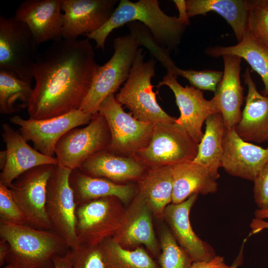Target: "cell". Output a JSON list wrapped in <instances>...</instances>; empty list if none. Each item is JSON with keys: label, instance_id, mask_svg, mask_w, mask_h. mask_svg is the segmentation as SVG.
I'll return each instance as SVG.
<instances>
[{"label": "cell", "instance_id": "cell-4", "mask_svg": "<svg viewBox=\"0 0 268 268\" xmlns=\"http://www.w3.org/2000/svg\"><path fill=\"white\" fill-rule=\"evenodd\" d=\"M143 49L139 48L128 78L115 95L117 100L126 106L139 121L155 124L174 123L176 118L169 115L159 106L151 80L155 74L156 60L144 61Z\"/></svg>", "mask_w": 268, "mask_h": 268}, {"label": "cell", "instance_id": "cell-33", "mask_svg": "<svg viewBox=\"0 0 268 268\" xmlns=\"http://www.w3.org/2000/svg\"><path fill=\"white\" fill-rule=\"evenodd\" d=\"M160 268H192V259L178 243L170 230L164 226L160 234Z\"/></svg>", "mask_w": 268, "mask_h": 268}, {"label": "cell", "instance_id": "cell-14", "mask_svg": "<svg viewBox=\"0 0 268 268\" xmlns=\"http://www.w3.org/2000/svg\"><path fill=\"white\" fill-rule=\"evenodd\" d=\"M168 86L174 93L176 103L180 111V116L175 122L182 127L198 143L203 133V124L210 115L220 113L217 97L210 100L204 98L201 90L193 86H182L177 77L167 72L157 87Z\"/></svg>", "mask_w": 268, "mask_h": 268}, {"label": "cell", "instance_id": "cell-5", "mask_svg": "<svg viewBox=\"0 0 268 268\" xmlns=\"http://www.w3.org/2000/svg\"><path fill=\"white\" fill-rule=\"evenodd\" d=\"M140 46L135 36L131 32L114 39L113 55L104 65L98 66L80 110L92 115L98 112L103 100L115 94L128 78Z\"/></svg>", "mask_w": 268, "mask_h": 268}, {"label": "cell", "instance_id": "cell-7", "mask_svg": "<svg viewBox=\"0 0 268 268\" xmlns=\"http://www.w3.org/2000/svg\"><path fill=\"white\" fill-rule=\"evenodd\" d=\"M71 171L55 166L47 184L46 210L51 230L73 250L80 245L76 233L77 204L69 181Z\"/></svg>", "mask_w": 268, "mask_h": 268}, {"label": "cell", "instance_id": "cell-36", "mask_svg": "<svg viewBox=\"0 0 268 268\" xmlns=\"http://www.w3.org/2000/svg\"><path fill=\"white\" fill-rule=\"evenodd\" d=\"M72 252V268H106L100 245H80Z\"/></svg>", "mask_w": 268, "mask_h": 268}, {"label": "cell", "instance_id": "cell-37", "mask_svg": "<svg viewBox=\"0 0 268 268\" xmlns=\"http://www.w3.org/2000/svg\"><path fill=\"white\" fill-rule=\"evenodd\" d=\"M254 182V198L258 208L268 209V162Z\"/></svg>", "mask_w": 268, "mask_h": 268}, {"label": "cell", "instance_id": "cell-28", "mask_svg": "<svg viewBox=\"0 0 268 268\" xmlns=\"http://www.w3.org/2000/svg\"><path fill=\"white\" fill-rule=\"evenodd\" d=\"M205 53L213 58L229 55L245 60L253 70L260 75L264 82V89L261 94L268 95V48L249 32L235 45L209 47L205 49Z\"/></svg>", "mask_w": 268, "mask_h": 268}, {"label": "cell", "instance_id": "cell-43", "mask_svg": "<svg viewBox=\"0 0 268 268\" xmlns=\"http://www.w3.org/2000/svg\"><path fill=\"white\" fill-rule=\"evenodd\" d=\"M254 214L255 218L258 219L268 218V209H261L258 208L255 210Z\"/></svg>", "mask_w": 268, "mask_h": 268}, {"label": "cell", "instance_id": "cell-3", "mask_svg": "<svg viewBox=\"0 0 268 268\" xmlns=\"http://www.w3.org/2000/svg\"><path fill=\"white\" fill-rule=\"evenodd\" d=\"M0 236L10 246L5 263L16 268H54L53 257L65 255L69 250L52 230L27 225L0 222Z\"/></svg>", "mask_w": 268, "mask_h": 268}, {"label": "cell", "instance_id": "cell-21", "mask_svg": "<svg viewBox=\"0 0 268 268\" xmlns=\"http://www.w3.org/2000/svg\"><path fill=\"white\" fill-rule=\"evenodd\" d=\"M248 86L246 104L240 122L235 127L238 135L246 141L263 143L268 141V95L258 92L250 69L243 75Z\"/></svg>", "mask_w": 268, "mask_h": 268}, {"label": "cell", "instance_id": "cell-39", "mask_svg": "<svg viewBox=\"0 0 268 268\" xmlns=\"http://www.w3.org/2000/svg\"><path fill=\"white\" fill-rule=\"evenodd\" d=\"M242 252L243 248L241 250L238 257L235 260L234 263H233V264L230 266L227 265L224 262L223 257L216 256L212 260V263L208 268H237L238 266L239 265L240 262H241L242 258Z\"/></svg>", "mask_w": 268, "mask_h": 268}, {"label": "cell", "instance_id": "cell-10", "mask_svg": "<svg viewBox=\"0 0 268 268\" xmlns=\"http://www.w3.org/2000/svg\"><path fill=\"white\" fill-rule=\"evenodd\" d=\"M111 133L105 118L99 112L82 128H74L58 141L55 154L58 164L70 170L79 168L88 159L107 150Z\"/></svg>", "mask_w": 268, "mask_h": 268}, {"label": "cell", "instance_id": "cell-15", "mask_svg": "<svg viewBox=\"0 0 268 268\" xmlns=\"http://www.w3.org/2000/svg\"><path fill=\"white\" fill-rule=\"evenodd\" d=\"M125 209L118 228L111 238L126 249H134L142 245L155 257L161 252L155 234L151 209L146 200L136 193Z\"/></svg>", "mask_w": 268, "mask_h": 268}, {"label": "cell", "instance_id": "cell-6", "mask_svg": "<svg viewBox=\"0 0 268 268\" xmlns=\"http://www.w3.org/2000/svg\"><path fill=\"white\" fill-rule=\"evenodd\" d=\"M198 144L175 122L158 123L154 125L148 144L134 156L147 169L174 166L193 161Z\"/></svg>", "mask_w": 268, "mask_h": 268}, {"label": "cell", "instance_id": "cell-38", "mask_svg": "<svg viewBox=\"0 0 268 268\" xmlns=\"http://www.w3.org/2000/svg\"><path fill=\"white\" fill-rule=\"evenodd\" d=\"M52 260L54 268H72V250L69 249L63 255H56Z\"/></svg>", "mask_w": 268, "mask_h": 268}, {"label": "cell", "instance_id": "cell-30", "mask_svg": "<svg viewBox=\"0 0 268 268\" xmlns=\"http://www.w3.org/2000/svg\"><path fill=\"white\" fill-rule=\"evenodd\" d=\"M146 48L170 73L175 77L181 76L187 79L193 86L201 90L215 92L223 76V72L209 69H183L177 67L170 57V52L153 40L147 42Z\"/></svg>", "mask_w": 268, "mask_h": 268}, {"label": "cell", "instance_id": "cell-18", "mask_svg": "<svg viewBox=\"0 0 268 268\" xmlns=\"http://www.w3.org/2000/svg\"><path fill=\"white\" fill-rule=\"evenodd\" d=\"M62 11L61 0H26L19 5L14 17L27 25L39 46L63 39Z\"/></svg>", "mask_w": 268, "mask_h": 268}, {"label": "cell", "instance_id": "cell-27", "mask_svg": "<svg viewBox=\"0 0 268 268\" xmlns=\"http://www.w3.org/2000/svg\"><path fill=\"white\" fill-rule=\"evenodd\" d=\"M135 187L136 193L146 200L153 215L163 218L166 207L172 202L173 166L147 169Z\"/></svg>", "mask_w": 268, "mask_h": 268}, {"label": "cell", "instance_id": "cell-17", "mask_svg": "<svg viewBox=\"0 0 268 268\" xmlns=\"http://www.w3.org/2000/svg\"><path fill=\"white\" fill-rule=\"evenodd\" d=\"M118 0H61L64 14L63 38L76 40L81 35L91 34L109 20Z\"/></svg>", "mask_w": 268, "mask_h": 268}, {"label": "cell", "instance_id": "cell-44", "mask_svg": "<svg viewBox=\"0 0 268 268\" xmlns=\"http://www.w3.org/2000/svg\"><path fill=\"white\" fill-rule=\"evenodd\" d=\"M212 263V260L208 263L204 262H194L192 268H208Z\"/></svg>", "mask_w": 268, "mask_h": 268}, {"label": "cell", "instance_id": "cell-19", "mask_svg": "<svg viewBox=\"0 0 268 268\" xmlns=\"http://www.w3.org/2000/svg\"><path fill=\"white\" fill-rule=\"evenodd\" d=\"M221 167L229 175L254 181L268 162V148L242 139L235 127L226 129Z\"/></svg>", "mask_w": 268, "mask_h": 268}, {"label": "cell", "instance_id": "cell-8", "mask_svg": "<svg viewBox=\"0 0 268 268\" xmlns=\"http://www.w3.org/2000/svg\"><path fill=\"white\" fill-rule=\"evenodd\" d=\"M98 112L105 118L111 133L107 151L134 156L149 143L154 124L139 121L131 112H125L114 94L103 100Z\"/></svg>", "mask_w": 268, "mask_h": 268}, {"label": "cell", "instance_id": "cell-23", "mask_svg": "<svg viewBox=\"0 0 268 268\" xmlns=\"http://www.w3.org/2000/svg\"><path fill=\"white\" fill-rule=\"evenodd\" d=\"M224 68L222 78L214 95L218 99L219 109L226 129L234 128L240 122L243 102V87L240 81L242 59L236 56H222Z\"/></svg>", "mask_w": 268, "mask_h": 268}, {"label": "cell", "instance_id": "cell-34", "mask_svg": "<svg viewBox=\"0 0 268 268\" xmlns=\"http://www.w3.org/2000/svg\"><path fill=\"white\" fill-rule=\"evenodd\" d=\"M248 32L268 48V9L259 0H252L248 17Z\"/></svg>", "mask_w": 268, "mask_h": 268}, {"label": "cell", "instance_id": "cell-45", "mask_svg": "<svg viewBox=\"0 0 268 268\" xmlns=\"http://www.w3.org/2000/svg\"><path fill=\"white\" fill-rule=\"evenodd\" d=\"M260 3L268 9V0H259Z\"/></svg>", "mask_w": 268, "mask_h": 268}, {"label": "cell", "instance_id": "cell-26", "mask_svg": "<svg viewBox=\"0 0 268 268\" xmlns=\"http://www.w3.org/2000/svg\"><path fill=\"white\" fill-rule=\"evenodd\" d=\"M185 1L189 18L214 11L220 15L231 26L238 43L248 33V21L252 0H186Z\"/></svg>", "mask_w": 268, "mask_h": 268}, {"label": "cell", "instance_id": "cell-41", "mask_svg": "<svg viewBox=\"0 0 268 268\" xmlns=\"http://www.w3.org/2000/svg\"><path fill=\"white\" fill-rule=\"evenodd\" d=\"M175 3L179 11L178 17L187 25L190 23L189 18L188 16L186 1L184 0H174Z\"/></svg>", "mask_w": 268, "mask_h": 268}, {"label": "cell", "instance_id": "cell-2", "mask_svg": "<svg viewBox=\"0 0 268 268\" xmlns=\"http://www.w3.org/2000/svg\"><path fill=\"white\" fill-rule=\"evenodd\" d=\"M134 21L145 26L155 42L170 53L179 44L187 26L178 17L165 14L157 0H121L107 22L85 36L95 41L96 49L104 51L107 37L113 30Z\"/></svg>", "mask_w": 268, "mask_h": 268}, {"label": "cell", "instance_id": "cell-12", "mask_svg": "<svg viewBox=\"0 0 268 268\" xmlns=\"http://www.w3.org/2000/svg\"><path fill=\"white\" fill-rule=\"evenodd\" d=\"M55 165L33 168L18 177L9 187L27 225L35 229L51 230L46 203L47 184Z\"/></svg>", "mask_w": 268, "mask_h": 268}, {"label": "cell", "instance_id": "cell-22", "mask_svg": "<svg viewBox=\"0 0 268 268\" xmlns=\"http://www.w3.org/2000/svg\"><path fill=\"white\" fill-rule=\"evenodd\" d=\"M78 169L86 175L107 179L118 184L136 182L147 170L134 156L118 155L107 150L89 158Z\"/></svg>", "mask_w": 268, "mask_h": 268}, {"label": "cell", "instance_id": "cell-40", "mask_svg": "<svg viewBox=\"0 0 268 268\" xmlns=\"http://www.w3.org/2000/svg\"><path fill=\"white\" fill-rule=\"evenodd\" d=\"M251 231L249 236L259 233L265 229H268V222L264 219L254 218L250 224Z\"/></svg>", "mask_w": 268, "mask_h": 268}, {"label": "cell", "instance_id": "cell-25", "mask_svg": "<svg viewBox=\"0 0 268 268\" xmlns=\"http://www.w3.org/2000/svg\"><path fill=\"white\" fill-rule=\"evenodd\" d=\"M217 190L216 179L203 166L192 161L173 166L172 203H180L194 194H213Z\"/></svg>", "mask_w": 268, "mask_h": 268}, {"label": "cell", "instance_id": "cell-16", "mask_svg": "<svg viewBox=\"0 0 268 268\" xmlns=\"http://www.w3.org/2000/svg\"><path fill=\"white\" fill-rule=\"evenodd\" d=\"M1 128L6 148L0 152V184L9 188L18 177L33 168L58 164L56 157L46 156L31 147L20 132L8 124H3Z\"/></svg>", "mask_w": 268, "mask_h": 268}, {"label": "cell", "instance_id": "cell-42", "mask_svg": "<svg viewBox=\"0 0 268 268\" xmlns=\"http://www.w3.org/2000/svg\"><path fill=\"white\" fill-rule=\"evenodd\" d=\"M10 251V246L5 240L0 238V266L5 264L6 258Z\"/></svg>", "mask_w": 268, "mask_h": 268}, {"label": "cell", "instance_id": "cell-1", "mask_svg": "<svg viewBox=\"0 0 268 268\" xmlns=\"http://www.w3.org/2000/svg\"><path fill=\"white\" fill-rule=\"evenodd\" d=\"M99 66L88 39L53 42L39 53L33 66L29 119H49L79 109Z\"/></svg>", "mask_w": 268, "mask_h": 268}, {"label": "cell", "instance_id": "cell-32", "mask_svg": "<svg viewBox=\"0 0 268 268\" xmlns=\"http://www.w3.org/2000/svg\"><path fill=\"white\" fill-rule=\"evenodd\" d=\"M106 268H160L144 249L129 250L109 238L100 245Z\"/></svg>", "mask_w": 268, "mask_h": 268}, {"label": "cell", "instance_id": "cell-11", "mask_svg": "<svg viewBox=\"0 0 268 268\" xmlns=\"http://www.w3.org/2000/svg\"><path fill=\"white\" fill-rule=\"evenodd\" d=\"M117 198H102L77 205L76 233L80 245L97 246L111 238L124 212Z\"/></svg>", "mask_w": 268, "mask_h": 268}, {"label": "cell", "instance_id": "cell-46", "mask_svg": "<svg viewBox=\"0 0 268 268\" xmlns=\"http://www.w3.org/2000/svg\"><path fill=\"white\" fill-rule=\"evenodd\" d=\"M1 268H16L12 264H6V265L1 267Z\"/></svg>", "mask_w": 268, "mask_h": 268}, {"label": "cell", "instance_id": "cell-35", "mask_svg": "<svg viewBox=\"0 0 268 268\" xmlns=\"http://www.w3.org/2000/svg\"><path fill=\"white\" fill-rule=\"evenodd\" d=\"M0 222L27 225L25 216L15 201L10 190L0 184Z\"/></svg>", "mask_w": 268, "mask_h": 268}, {"label": "cell", "instance_id": "cell-9", "mask_svg": "<svg viewBox=\"0 0 268 268\" xmlns=\"http://www.w3.org/2000/svg\"><path fill=\"white\" fill-rule=\"evenodd\" d=\"M38 46L27 25L14 17L0 16V68L31 83Z\"/></svg>", "mask_w": 268, "mask_h": 268}, {"label": "cell", "instance_id": "cell-20", "mask_svg": "<svg viewBox=\"0 0 268 268\" xmlns=\"http://www.w3.org/2000/svg\"><path fill=\"white\" fill-rule=\"evenodd\" d=\"M198 196L194 194L183 202L169 204L164 210L163 218L179 245L194 262L208 263L216 256L214 250L197 235L190 220V212Z\"/></svg>", "mask_w": 268, "mask_h": 268}, {"label": "cell", "instance_id": "cell-13", "mask_svg": "<svg viewBox=\"0 0 268 268\" xmlns=\"http://www.w3.org/2000/svg\"><path fill=\"white\" fill-rule=\"evenodd\" d=\"M92 117V115L78 109L46 119H24L15 115L9 120L19 127L21 135L27 141H32L36 150L46 156L54 157L60 139L71 130L88 124Z\"/></svg>", "mask_w": 268, "mask_h": 268}, {"label": "cell", "instance_id": "cell-31", "mask_svg": "<svg viewBox=\"0 0 268 268\" xmlns=\"http://www.w3.org/2000/svg\"><path fill=\"white\" fill-rule=\"evenodd\" d=\"M33 88L14 72L0 68V112L10 114L28 108Z\"/></svg>", "mask_w": 268, "mask_h": 268}, {"label": "cell", "instance_id": "cell-24", "mask_svg": "<svg viewBox=\"0 0 268 268\" xmlns=\"http://www.w3.org/2000/svg\"><path fill=\"white\" fill-rule=\"evenodd\" d=\"M69 181L77 205L108 197L117 198L124 205H128L136 192L134 185L118 184L107 179L89 176L78 168L71 170Z\"/></svg>", "mask_w": 268, "mask_h": 268}, {"label": "cell", "instance_id": "cell-29", "mask_svg": "<svg viewBox=\"0 0 268 268\" xmlns=\"http://www.w3.org/2000/svg\"><path fill=\"white\" fill-rule=\"evenodd\" d=\"M204 133L198 144L197 154L193 162L207 168L217 180L221 167L225 127L222 115L216 113L205 121Z\"/></svg>", "mask_w": 268, "mask_h": 268}]
</instances>
